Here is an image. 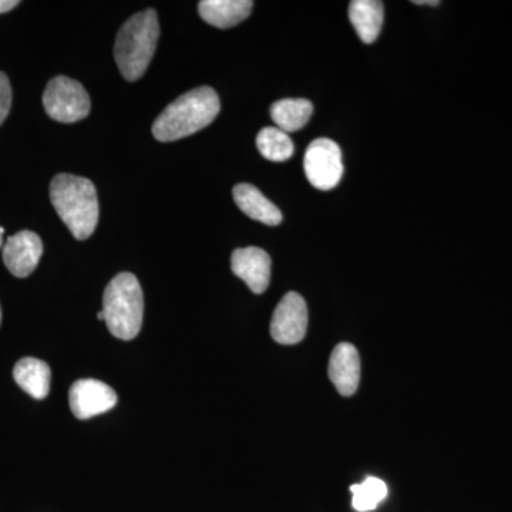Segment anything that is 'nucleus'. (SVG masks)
<instances>
[{
	"instance_id": "18",
	"label": "nucleus",
	"mask_w": 512,
	"mask_h": 512,
	"mask_svg": "<svg viewBox=\"0 0 512 512\" xmlns=\"http://www.w3.org/2000/svg\"><path fill=\"white\" fill-rule=\"evenodd\" d=\"M353 494L352 505L357 512L376 510L384 498L387 497V485L376 477H367L363 483L350 487Z\"/></svg>"
},
{
	"instance_id": "10",
	"label": "nucleus",
	"mask_w": 512,
	"mask_h": 512,
	"mask_svg": "<svg viewBox=\"0 0 512 512\" xmlns=\"http://www.w3.org/2000/svg\"><path fill=\"white\" fill-rule=\"evenodd\" d=\"M232 272L259 295L268 289L271 282V256L264 249L248 247L235 249L231 256Z\"/></svg>"
},
{
	"instance_id": "9",
	"label": "nucleus",
	"mask_w": 512,
	"mask_h": 512,
	"mask_svg": "<svg viewBox=\"0 0 512 512\" xmlns=\"http://www.w3.org/2000/svg\"><path fill=\"white\" fill-rule=\"evenodd\" d=\"M42 255V239L32 231H20L3 245V262L10 274L18 278L33 274Z\"/></svg>"
},
{
	"instance_id": "14",
	"label": "nucleus",
	"mask_w": 512,
	"mask_h": 512,
	"mask_svg": "<svg viewBox=\"0 0 512 512\" xmlns=\"http://www.w3.org/2000/svg\"><path fill=\"white\" fill-rule=\"evenodd\" d=\"M349 18L357 36L366 45H372L380 35L384 20V6L380 0H353Z\"/></svg>"
},
{
	"instance_id": "21",
	"label": "nucleus",
	"mask_w": 512,
	"mask_h": 512,
	"mask_svg": "<svg viewBox=\"0 0 512 512\" xmlns=\"http://www.w3.org/2000/svg\"><path fill=\"white\" fill-rule=\"evenodd\" d=\"M414 5H430V6H439V0H413Z\"/></svg>"
},
{
	"instance_id": "2",
	"label": "nucleus",
	"mask_w": 512,
	"mask_h": 512,
	"mask_svg": "<svg viewBox=\"0 0 512 512\" xmlns=\"http://www.w3.org/2000/svg\"><path fill=\"white\" fill-rule=\"evenodd\" d=\"M50 200L73 237L84 241L93 235L99 222L96 187L87 178L59 174L50 184Z\"/></svg>"
},
{
	"instance_id": "6",
	"label": "nucleus",
	"mask_w": 512,
	"mask_h": 512,
	"mask_svg": "<svg viewBox=\"0 0 512 512\" xmlns=\"http://www.w3.org/2000/svg\"><path fill=\"white\" fill-rule=\"evenodd\" d=\"M303 165L309 183L318 190H332L342 180V151L328 138H319L309 144Z\"/></svg>"
},
{
	"instance_id": "16",
	"label": "nucleus",
	"mask_w": 512,
	"mask_h": 512,
	"mask_svg": "<svg viewBox=\"0 0 512 512\" xmlns=\"http://www.w3.org/2000/svg\"><path fill=\"white\" fill-rule=\"evenodd\" d=\"M312 113L313 104L305 99L279 100L271 107L272 120L286 134L305 127L311 120Z\"/></svg>"
},
{
	"instance_id": "4",
	"label": "nucleus",
	"mask_w": 512,
	"mask_h": 512,
	"mask_svg": "<svg viewBox=\"0 0 512 512\" xmlns=\"http://www.w3.org/2000/svg\"><path fill=\"white\" fill-rule=\"evenodd\" d=\"M104 322L114 338H136L143 326L144 296L133 274L123 272L111 279L103 296Z\"/></svg>"
},
{
	"instance_id": "1",
	"label": "nucleus",
	"mask_w": 512,
	"mask_h": 512,
	"mask_svg": "<svg viewBox=\"0 0 512 512\" xmlns=\"http://www.w3.org/2000/svg\"><path fill=\"white\" fill-rule=\"evenodd\" d=\"M221 103L211 87L202 86L183 94L157 117L153 134L161 143L191 136L217 119Z\"/></svg>"
},
{
	"instance_id": "24",
	"label": "nucleus",
	"mask_w": 512,
	"mask_h": 512,
	"mask_svg": "<svg viewBox=\"0 0 512 512\" xmlns=\"http://www.w3.org/2000/svg\"><path fill=\"white\" fill-rule=\"evenodd\" d=\"M0 322H2V311H0Z\"/></svg>"
},
{
	"instance_id": "11",
	"label": "nucleus",
	"mask_w": 512,
	"mask_h": 512,
	"mask_svg": "<svg viewBox=\"0 0 512 512\" xmlns=\"http://www.w3.org/2000/svg\"><path fill=\"white\" fill-rule=\"evenodd\" d=\"M329 377L342 396H353L360 382V356L355 346L339 343L329 359Z\"/></svg>"
},
{
	"instance_id": "15",
	"label": "nucleus",
	"mask_w": 512,
	"mask_h": 512,
	"mask_svg": "<svg viewBox=\"0 0 512 512\" xmlns=\"http://www.w3.org/2000/svg\"><path fill=\"white\" fill-rule=\"evenodd\" d=\"M13 377L26 393L37 400L46 399L50 392L52 373H50V367L43 360L35 359V357H25V359L19 360L13 369Z\"/></svg>"
},
{
	"instance_id": "19",
	"label": "nucleus",
	"mask_w": 512,
	"mask_h": 512,
	"mask_svg": "<svg viewBox=\"0 0 512 512\" xmlns=\"http://www.w3.org/2000/svg\"><path fill=\"white\" fill-rule=\"evenodd\" d=\"M10 107H12V87H10L8 76L0 72V126L8 119Z\"/></svg>"
},
{
	"instance_id": "22",
	"label": "nucleus",
	"mask_w": 512,
	"mask_h": 512,
	"mask_svg": "<svg viewBox=\"0 0 512 512\" xmlns=\"http://www.w3.org/2000/svg\"><path fill=\"white\" fill-rule=\"evenodd\" d=\"M3 234H5V228L0 227V248L3 247Z\"/></svg>"
},
{
	"instance_id": "13",
	"label": "nucleus",
	"mask_w": 512,
	"mask_h": 512,
	"mask_svg": "<svg viewBox=\"0 0 512 512\" xmlns=\"http://www.w3.org/2000/svg\"><path fill=\"white\" fill-rule=\"evenodd\" d=\"M234 200L239 210L252 220L265 225H279L282 222V212L258 188L251 184H239L234 188Z\"/></svg>"
},
{
	"instance_id": "20",
	"label": "nucleus",
	"mask_w": 512,
	"mask_h": 512,
	"mask_svg": "<svg viewBox=\"0 0 512 512\" xmlns=\"http://www.w3.org/2000/svg\"><path fill=\"white\" fill-rule=\"evenodd\" d=\"M18 5V0H0V13L9 12V10L15 9Z\"/></svg>"
},
{
	"instance_id": "3",
	"label": "nucleus",
	"mask_w": 512,
	"mask_h": 512,
	"mask_svg": "<svg viewBox=\"0 0 512 512\" xmlns=\"http://www.w3.org/2000/svg\"><path fill=\"white\" fill-rule=\"evenodd\" d=\"M160 25L156 10L147 9L131 16L121 26L114 45V56L121 76L128 82L143 77L156 53Z\"/></svg>"
},
{
	"instance_id": "12",
	"label": "nucleus",
	"mask_w": 512,
	"mask_h": 512,
	"mask_svg": "<svg viewBox=\"0 0 512 512\" xmlns=\"http://www.w3.org/2000/svg\"><path fill=\"white\" fill-rule=\"evenodd\" d=\"M251 0H202L198 12L204 22L218 29H229L244 22L251 15Z\"/></svg>"
},
{
	"instance_id": "17",
	"label": "nucleus",
	"mask_w": 512,
	"mask_h": 512,
	"mask_svg": "<svg viewBox=\"0 0 512 512\" xmlns=\"http://www.w3.org/2000/svg\"><path fill=\"white\" fill-rule=\"evenodd\" d=\"M256 146L266 160L275 161V163L289 160L295 151L291 137L278 127H266L259 131Z\"/></svg>"
},
{
	"instance_id": "23",
	"label": "nucleus",
	"mask_w": 512,
	"mask_h": 512,
	"mask_svg": "<svg viewBox=\"0 0 512 512\" xmlns=\"http://www.w3.org/2000/svg\"><path fill=\"white\" fill-rule=\"evenodd\" d=\"M97 319L103 320V322H104V313H103V311H100L99 313H97Z\"/></svg>"
},
{
	"instance_id": "5",
	"label": "nucleus",
	"mask_w": 512,
	"mask_h": 512,
	"mask_svg": "<svg viewBox=\"0 0 512 512\" xmlns=\"http://www.w3.org/2000/svg\"><path fill=\"white\" fill-rule=\"evenodd\" d=\"M43 106L50 119L76 123L89 116L92 101L82 84L66 76H57L47 84Z\"/></svg>"
},
{
	"instance_id": "8",
	"label": "nucleus",
	"mask_w": 512,
	"mask_h": 512,
	"mask_svg": "<svg viewBox=\"0 0 512 512\" xmlns=\"http://www.w3.org/2000/svg\"><path fill=\"white\" fill-rule=\"evenodd\" d=\"M69 402L74 416L87 420L113 409L117 403V394L100 380L83 379L73 384Z\"/></svg>"
},
{
	"instance_id": "7",
	"label": "nucleus",
	"mask_w": 512,
	"mask_h": 512,
	"mask_svg": "<svg viewBox=\"0 0 512 512\" xmlns=\"http://www.w3.org/2000/svg\"><path fill=\"white\" fill-rule=\"evenodd\" d=\"M308 306L299 293H286L276 306L271 322V335L281 345H296L308 330Z\"/></svg>"
}]
</instances>
